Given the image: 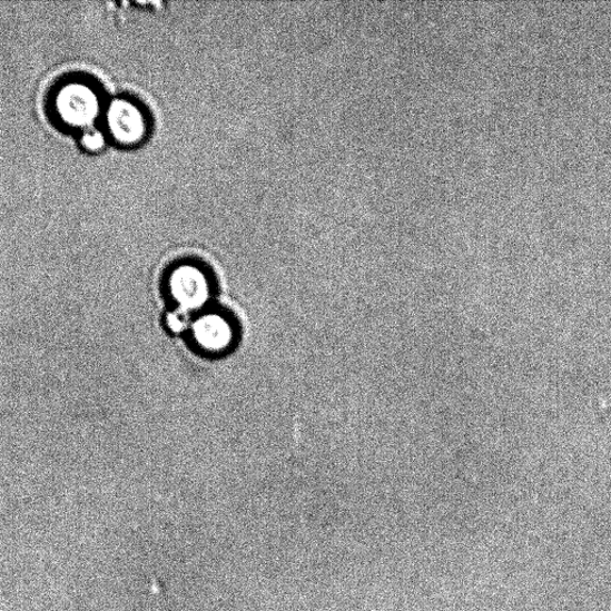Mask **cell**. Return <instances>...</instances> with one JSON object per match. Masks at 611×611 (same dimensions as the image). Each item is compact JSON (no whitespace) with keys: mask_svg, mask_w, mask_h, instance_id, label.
I'll return each instance as SVG.
<instances>
[{"mask_svg":"<svg viewBox=\"0 0 611 611\" xmlns=\"http://www.w3.org/2000/svg\"><path fill=\"white\" fill-rule=\"evenodd\" d=\"M53 109L59 121L85 130L105 112L101 91L87 79L66 80L56 90Z\"/></svg>","mask_w":611,"mask_h":611,"instance_id":"cell-1","label":"cell"},{"mask_svg":"<svg viewBox=\"0 0 611 611\" xmlns=\"http://www.w3.org/2000/svg\"><path fill=\"white\" fill-rule=\"evenodd\" d=\"M107 136L115 142L135 147L150 135V117L142 105L130 97L111 99L105 109Z\"/></svg>","mask_w":611,"mask_h":611,"instance_id":"cell-2","label":"cell"},{"mask_svg":"<svg viewBox=\"0 0 611 611\" xmlns=\"http://www.w3.org/2000/svg\"><path fill=\"white\" fill-rule=\"evenodd\" d=\"M167 283L174 299L188 308L204 304L211 290L208 270L203 264L193 260L177 263L170 270Z\"/></svg>","mask_w":611,"mask_h":611,"instance_id":"cell-3","label":"cell"},{"mask_svg":"<svg viewBox=\"0 0 611 611\" xmlns=\"http://www.w3.org/2000/svg\"><path fill=\"white\" fill-rule=\"evenodd\" d=\"M193 338L206 352L221 353L229 348L234 328L219 313H208L193 326Z\"/></svg>","mask_w":611,"mask_h":611,"instance_id":"cell-4","label":"cell"},{"mask_svg":"<svg viewBox=\"0 0 611 611\" xmlns=\"http://www.w3.org/2000/svg\"><path fill=\"white\" fill-rule=\"evenodd\" d=\"M107 142V136L104 130L92 126L82 130L80 146L88 152L102 151Z\"/></svg>","mask_w":611,"mask_h":611,"instance_id":"cell-5","label":"cell"}]
</instances>
